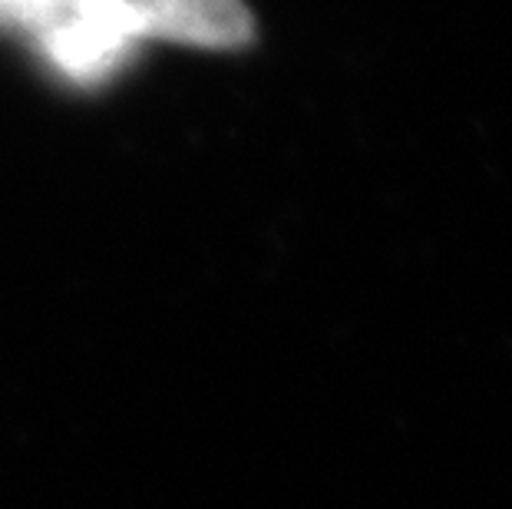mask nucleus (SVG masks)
<instances>
[{"mask_svg": "<svg viewBox=\"0 0 512 509\" xmlns=\"http://www.w3.org/2000/svg\"><path fill=\"white\" fill-rule=\"evenodd\" d=\"M129 43L176 40L192 47L232 50L255 37V20L242 0H106Z\"/></svg>", "mask_w": 512, "mask_h": 509, "instance_id": "nucleus-1", "label": "nucleus"}]
</instances>
